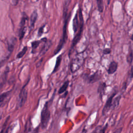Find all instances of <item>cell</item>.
I'll return each instance as SVG.
<instances>
[{
  "label": "cell",
  "instance_id": "obj_21",
  "mask_svg": "<svg viewBox=\"0 0 133 133\" xmlns=\"http://www.w3.org/2000/svg\"><path fill=\"white\" fill-rule=\"evenodd\" d=\"M96 1H97L98 9L99 11H100V12H102L103 10V0H96Z\"/></svg>",
  "mask_w": 133,
  "mask_h": 133
},
{
  "label": "cell",
  "instance_id": "obj_29",
  "mask_svg": "<svg viewBox=\"0 0 133 133\" xmlns=\"http://www.w3.org/2000/svg\"><path fill=\"white\" fill-rule=\"evenodd\" d=\"M110 2V0H108V4H109Z\"/></svg>",
  "mask_w": 133,
  "mask_h": 133
},
{
  "label": "cell",
  "instance_id": "obj_10",
  "mask_svg": "<svg viewBox=\"0 0 133 133\" xmlns=\"http://www.w3.org/2000/svg\"><path fill=\"white\" fill-rule=\"evenodd\" d=\"M79 23L78 20L77 13H76L73 20V29L75 33H76V32L79 29Z\"/></svg>",
  "mask_w": 133,
  "mask_h": 133
},
{
  "label": "cell",
  "instance_id": "obj_23",
  "mask_svg": "<svg viewBox=\"0 0 133 133\" xmlns=\"http://www.w3.org/2000/svg\"><path fill=\"white\" fill-rule=\"evenodd\" d=\"M31 123H30V121H28L25 125V131L26 132H29L31 131Z\"/></svg>",
  "mask_w": 133,
  "mask_h": 133
},
{
  "label": "cell",
  "instance_id": "obj_19",
  "mask_svg": "<svg viewBox=\"0 0 133 133\" xmlns=\"http://www.w3.org/2000/svg\"><path fill=\"white\" fill-rule=\"evenodd\" d=\"M28 49V47L26 46H24L22 49L17 54L16 58L17 59H19V58H21L22 57H23L24 56V55L25 54V53L26 52Z\"/></svg>",
  "mask_w": 133,
  "mask_h": 133
},
{
  "label": "cell",
  "instance_id": "obj_1",
  "mask_svg": "<svg viewBox=\"0 0 133 133\" xmlns=\"http://www.w3.org/2000/svg\"><path fill=\"white\" fill-rule=\"evenodd\" d=\"M50 118V112L49 110L48 102H46L41 112V127L43 129H46L47 127Z\"/></svg>",
  "mask_w": 133,
  "mask_h": 133
},
{
  "label": "cell",
  "instance_id": "obj_13",
  "mask_svg": "<svg viewBox=\"0 0 133 133\" xmlns=\"http://www.w3.org/2000/svg\"><path fill=\"white\" fill-rule=\"evenodd\" d=\"M71 2V0H63V17L65 18L67 17V11L69 5Z\"/></svg>",
  "mask_w": 133,
  "mask_h": 133
},
{
  "label": "cell",
  "instance_id": "obj_24",
  "mask_svg": "<svg viewBox=\"0 0 133 133\" xmlns=\"http://www.w3.org/2000/svg\"><path fill=\"white\" fill-rule=\"evenodd\" d=\"M45 27V25H43L42 26H41L39 29H38V33H37V34H38V36H41L43 32H44V28Z\"/></svg>",
  "mask_w": 133,
  "mask_h": 133
},
{
  "label": "cell",
  "instance_id": "obj_28",
  "mask_svg": "<svg viewBox=\"0 0 133 133\" xmlns=\"http://www.w3.org/2000/svg\"><path fill=\"white\" fill-rule=\"evenodd\" d=\"M131 39L133 41V34H132V35H131Z\"/></svg>",
  "mask_w": 133,
  "mask_h": 133
},
{
  "label": "cell",
  "instance_id": "obj_11",
  "mask_svg": "<svg viewBox=\"0 0 133 133\" xmlns=\"http://www.w3.org/2000/svg\"><path fill=\"white\" fill-rule=\"evenodd\" d=\"M11 90L5 92H3L1 95L0 101H1V106L2 107L3 104H4L5 102L6 101L8 97L10 95Z\"/></svg>",
  "mask_w": 133,
  "mask_h": 133
},
{
  "label": "cell",
  "instance_id": "obj_25",
  "mask_svg": "<svg viewBox=\"0 0 133 133\" xmlns=\"http://www.w3.org/2000/svg\"><path fill=\"white\" fill-rule=\"evenodd\" d=\"M111 52V49H109V48H105L103 50V53L104 54V55H107V54H109Z\"/></svg>",
  "mask_w": 133,
  "mask_h": 133
},
{
  "label": "cell",
  "instance_id": "obj_4",
  "mask_svg": "<svg viewBox=\"0 0 133 133\" xmlns=\"http://www.w3.org/2000/svg\"><path fill=\"white\" fill-rule=\"evenodd\" d=\"M27 97H28V92L25 88V85L22 88L19 94L17 103V108L18 109L22 107L24 104V103L26 101Z\"/></svg>",
  "mask_w": 133,
  "mask_h": 133
},
{
  "label": "cell",
  "instance_id": "obj_2",
  "mask_svg": "<svg viewBox=\"0 0 133 133\" xmlns=\"http://www.w3.org/2000/svg\"><path fill=\"white\" fill-rule=\"evenodd\" d=\"M68 18L66 17L64 19V23L63 26V30H62V36L61 38V39L59 41V43L55 50L54 52V55L57 54L61 49L63 48L64 45L65 44L66 41L67 40V24H68Z\"/></svg>",
  "mask_w": 133,
  "mask_h": 133
},
{
  "label": "cell",
  "instance_id": "obj_27",
  "mask_svg": "<svg viewBox=\"0 0 133 133\" xmlns=\"http://www.w3.org/2000/svg\"><path fill=\"white\" fill-rule=\"evenodd\" d=\"M121 131H122V128H120L119 129V130H116V131H115L114 132H121Z\"/></svg>",
  "mask_w": 133,
  "mask_h": 133
},
{
  "label": "cell",
  "instance_id": "obj_7",
  "mask_svg": "<svg viewBox=\"0 0 133 133\" xmlns=\"http://www.w3.org/2000/svg\"><path fill=\"white\" fill-rule=\"evenodd\" d=\"M38 16L37 12L36 10H34L31 14L30 16V30H32L34 28L35 23L36 22V21L37 20Z\"/></svg>",
  "mask_w": 133,
  "mask_h": 133
},
{
  "label": "cell",
  "instance_id": "obj_15",
  "mask_svg": "<svg viewBox=\"0 0 133 133\" xmlns=\"http://www.w3.org/2000/svg\"><path fill=\"white\" fill-rule=\"evenodd\" d=\"M9 71V69H6V70L4 72V73L2 74L1 76V87L2 88L3 85L5 83L7 78V74L8 72Z\"/></svg>",
  "mask_w": 133,
  "mask_h": 133
},
{
  "label": "cell",
  "instance_id": "obj_22",
  "mask_svg": "<svg viewBox=\"0 0 133 133\" xmlns=\"http://www.w3.org/2000/svg\"><path fill=\"white\" fill-rule=\"evenodd\" d=\"M132 61V51H131L127 57V61L129 63H131Z\"/></svg>",
  "mask_w": 133,
  "mask_h": 133
},
{
  "label": "cell",
  "instance_id": "obj_6",
  "mask_svg": "<svg viewBox=\"0 0 133 133\" xmlns=\"http://www.w3.org/2000/svg\"><path fill=\"white\" fill-rule=\"evenodd\" d=\"M16 41L17 39L15 37H11L7 41V50L8 51L9 54H10L13 51L15 44L16 43Z\"/></svg>",
  "mask_w": 133,
  "mask_h": 133
},
{
  "label": "cell",
  "instance_id": "obj_20",
  "mask_svg": "<svg viewBox=\"0 0 133 133\" xmlns=\"http://www.w3.org/2000/svg\"><path fill=\"white\" fill-rule=\"evenodd\" d=\"M121 96H118L117 97H116V98H115L113 100V102H112V107L113 108H115L116 107H117L119 104V101L121 99Z\"/></svg>",
  "mask_w": 133,
  "mask_h": 133
},
{
  "label": "cell",
  "instance_id": "obj_5",
  "mask_svg": "<svg viewBox=\"0 0 133 133\" xmlns=\"http://www.w3.org/2000/svg\"><path fill=\"white\" fill-rule=\"evenodd\" d=\"M117 91H115V92H114L108 99L107 102H105V104L102 110V115H105L110 110V109H111V108L112 106V102H113V98L114 97V96L116 94Z\"/></svg>",
  "mask_w": 133,
  "mask_h": 133
},
{
  "label": "cell",
  "instance_id": "obj_12",
  "mask_svg": "<svg viewBox=\"0 0 133 133\" xmlns=\"http://www.w3.org/2000/svg\"><path fill=\"white\" fill-rule=\"evenodd\" d=\"M100 79V74L98 72L95 74L89 76L87 78V82L89 83H93L95 82H97Z\"/></svg>",
  "mask_w": 133,
  "mask_h": 133
},
{
  "label": "cell",
  "instance_id": "obj_14",
  "mask_svg": "<svg viewBox=\"0 0 133 133\" xmlns=\"http://www.w3.org/2000/svg\"><path fill=\"white\" fill-rule=\"evenodd\" d=\"M106 88V85L105 83H101L99 84L98 88V92L99 94L100 97L101 98L102 97V95H103L105 89Z\"/></svg>",
  "mask_w": 133,
  "mask_h": 133
},
{
  "label": "cell",
  "instance_id": "obj_17",
  "mask_svg": "<svg viewBox=\"0 0 133 133\" xmlns=\"http://www.w3.org/2000/svg\"><path fill=\"white\" fill-rule=\"evenodd\" d=\"M42 39H41L39 41H33L31 43V46H32V52L35 53V50L37 48V47L39 46L40 43L42 42Z\"/></svg>",
  "mask_w": 133,
  "mask_h": 133
},
{
  "label": "cell",
  "instance_id": "obj_3",
  "mask_svg": "<svg viewBox=\"0 0 133 133\" xmlns=\"http://www.w3.org/2000/svg\"><path fill=\"white\" fill-rule=\"evenodd\" d=\"M79 30L78 31L77 33H76L73 41H72V43L71 44V48L70 50V52H71V51L72 50V49L74 47V46L76 45V44L79 42V41L81 39V36H82V32L83 31V26H84V21H83V16H82V12L81 11V10H79Z\"/></svg>",
  "mask_w": 133,
  "mask_h": 133
},
{
  "label": "cell",
  "instance_id": "obj_18",
  "mask_svg": "<svg viewBox=\"0 0 133 133\" xmlns=\"http://www.w3.org/2000/svg\"><path fill=\"white\" fill-rule=\"evenodd\" d=\"M69 84V81H65L63 84L61 86V87L60 88V89L58 90V93L59 94H62L63 92H64V91H65V90H66L67 88L68 87Z\"/></svg>",
  "mask_w": 133,
  "mask_h": 133
},
{
  "label": "cell",
  "instance_id": "obj_9",
  "mask_svg": "<svg viewBox=\"0 0 133 133\" xmlns=\"http://www.w3.org/2000/svg\"><path fill=\"white\" fill-rule=\"evenodd\" d=\"M51 45V42L50 41L47 40V41H46L45 42V44H44V45L43 46V47H42V48L40 50L39 54L41 55H44L47 51V50L49 49V48H50Z\"/></svg>",
  "mask_w": 133,
  "mask_h": 133
},
{
  "label": "cell",
  "instance_id": "obj_16",
  "mask_svg": "<svg viewBox=\"0 0 133 133\" xmlns=\"http://www.w3.org/2000/svg\"><path fill=\"white\" fill-rule=\"evenodd\" d=\"M61 60H62V55H60L58 56V57L57 58L55 66L54 67V70H53V73H55V72L57 71V70H58L59 67L60 65Z\"/></svg>",
  "mask_w": 133,
  "mask_h": 133
},
{
  "label": "cell",
  "instance_id": "obj_8",
  "mask_svg": "<svg viewBox=\"0 0 133 133\" xmlns=\"http://www.w3.org/2000/svg\"><path fill=\"white\" fill-rule=\"evenodd\" d=\"M117 67H118V63L117 62L113 61H112L110 64H109V68L108 69V73L109 74H112L113 73H114L117 69Z\"/></svg>",
  "mask_w": 133,
  "mask_h": 133
},
{
  "label": "cell",
  "instance_id": "obj_26",
  "mask_svg": "<svg viewBox=\"0 0 133 133\" xmlns=\"http://www.w3.org/2000/svg\"><path fill=\"white\" fill-rule=\"evenodd\" d=\"M130 77H133V66H132L130 69Z\"/></svg>",
  "mask_w": 133,
  "mask_h": 133
}]
</instances>
